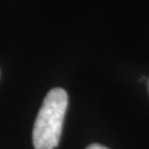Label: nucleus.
Here are the masks:
<instances>
[{
    "label": "nucleus",
    "mask_w": 149,
    "mask_h": 149,
    "mask_svg": "<svg viewBox=\"0 0 149 149\" xmlns=\"http://www.w3.org/2000/svg\"><path fill=\"white\" fill-rule=\"evenodd\" d=\"M68 103V93L63 88L55 87L47 94L33 126L36 149H53L59 145Z\"/></svg>",
    "instance_id": "obj_1"
},
{
    "label": "nucleus",
    "mask_w": 149,
    "mask_h": 149,
    "mask_svg": "<svg viewBox=\"0 0 149 149\" xmlns=\"http://www.w3.org/2000/svg\"><path fill=\"white\" fill-rule=\"evenodd\" d=\"M86 149H108V148L105 147V146H102V145H100V144H92Z\"/></svg>",
    "instance_id": "obj_2"
}]
</instances>
